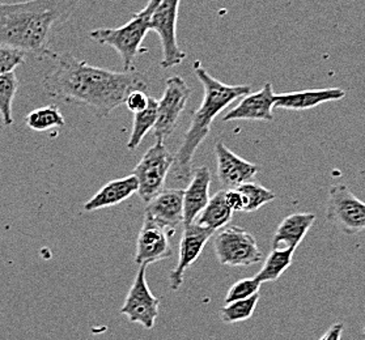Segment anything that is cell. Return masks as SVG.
Instances as JSON below:
<instances>
[{
    "instance_id": "1",
    "label": "cell",
    "mask_w": 365,
    "mask_h": 340,
    "mask_svg": "<svg viewBox=\"0 0 365 340\" xmlns=\"http://www.w3.org/2000/svg\"><path fill=\"white\" fill-rule=\"evenodd\" d=\"M48 59L54 62V68L42 79L45 93L67 105L84 106L97 118H108L131 92L148 88L135 70L110 71L56 51Z\"/></svg>"
},
{
    "instance_id": "3",
    "label": "cell",
    "mask_w": 365,
    "mask_h": 340,
    "mask_svg": "<svg viewBox=\"0 0 365 340\" xmlns=\"http://www.w3.org/2000/svg\"><path fill=\"white\" fill-rule=\"evenodd\" d=\"M194 72L203 86V101L191 118L190 127L183 138L181 147L175 155L172 175L178 183H187L192 175V158L205 142L214 119L230 103L250 93L249 86H228L215 79L199 62L194 63Z\"/></svg>"
},
{
    "instance_id": "20",
    "label": "cell",
    "mask_w": 365,
    "mask_h": 340,
    "mask_svg": "<svg viewBox=\"0 0 365 340\" xmlns=\"http://www.w3.org/2000/svg\"><path fill=\"white\" fill-rule=\"evenodd\" d=\"M233 214L235 212L230 210L224 197V190H220L217 191L212 198H210L207 206L200 212L195 222L216 232L230 224Z\"/></svg>"
},
{
    "instance_id": "17",
    "label": "cell",
    "mask_w": 365,
    "mask_h": 340,
    "mask_svg": "<svg viewBox=\"0 0 365 340\" xmlns=\"http://www.w3.org/2000/svg\"><path fill=\"white\" fill-rule=\"evenodd\" d=\"M346 97V92L341 88H325L299 91L275 95V108L287 110H308L319 105L331 101H339Z\"/></svg>"
},
{
    "instance_id": "30",
    "label": "cell",
    "mask_w": 365,
    "mask_h": 340,
    "mask_svg": "<svg viewBox=\"0 0 365 340\" xmlns=\"http://www.w3.org/2000/svg\"><path fill=\"white\" fill-rule=\"evenodd\" d=\"M224 197L233 212H242L244 211V199L237 189H228L224 190Z\"/></svg>"
},
{
    "instance_id": "28",
    "label": "cell",
    "mask_w": 365,
    "mask_h": 340,
    "mask_svg": "<svg viewBox=\"0 0 365 340\" xmlns=\"http://www.w3.org/2000/svg\"><path fill=\"white\" fill-rule=\"evenodd\" d=\"M261 285L262 284L255 277L240 280L230 287V291L225 296V304H230L233 301L245 300L255 296L257 293H259Z\"/></svg>"
},
{
    "instance_id": "23",
    "label": "cell",
    "mask_w": 365,
    "mask_h": 340,
    "mask_svg": "<svg viewBox=\"0 0 365 340\" xmlns=\"http://www.w3.org/2000/svg\"><path fill=\"white\" fill-rule=\"evenodd\" d=\"M25 123L33 131H48L50 128L63 127L66 119L56 105H48L31 111L25 117Z\"/></svg>"
},
{
    "instance_id": "15",
    "label": "cell",
    "mask_w": 365,
    "mask_h": 340,
    "mask_svg": "<svg viewBox=\"0 0 365 340\" xmlns=\"http://www.w3.org/2000/svg\"><path fill=\"white\" fill-rule=\"evenodd\" d=\"M144 216L165 228L175 230L183 224L182 189H163L147 203Z\"/></svg>"
},
{
    "instance_id": "16",
    "label": "cell",
    "mask_w": 365,
    "mask_h": 340,
    "mask_svg": "<svg viewBox=\"0 0 365 340\" xmlns=\"http://www.w3.org/2000/svg\"><path fill=\"white\" fill-rule=\"evenodd\" d=\"M211 172L207 166L192 169L189 186L183 190V224L189 225L198 219L210 200Z\"/></svg>"
},
{
    "instance_id": "27",
    "label": "cell",
    "mask_w": 365,
    "mask_h": 340,
    "mask_svg": "<svg viewBox=\"0 0 365 340\" xmlns=\"http://www.w3.org/2000/svg\"><path fill=\"white\" fill-rule=\"evenodd\" d=\"M26 53L23 50L0 45V75H7L15 72L17 67L25 63Z\"/></svg>"
},
{
    "instance_id": "29",
    "label": "cell",
    "mask_w": 365,
    "mask_h": 340,
    "mask_svg": "<svg viewBox=\"0 0 365 340\" xmlns=\"http://www.w3.org/2000/svg\"><path fill=\"white\" fill-rule=\"evenodd\" d=\"M148 100H150V97L147 96L145 91H134L126 97L125 105L128 106V110L136 114L147 108Z\"/></svg>"
},
{
    "instance_id": "2",
    "label": "cell",
    "mask_w": 365,
    "mask_h": 340,
    "mask_svg": "<svg viewBox=\"0 0 365 340\" xmlns=\"http://www.w3.org/2000/svg\"><path fill=\"white\" fill-rule=\"evenodd\" d=\"M80 0H25L0 3V45L48 59L50 42L67 24Z\"/></svg>"
},
{
    "instance_id": "8",
    "label": "cell",
    "mask_w": 365,
    "mask_h": 340,
    "mask_svg": "<svg viewBox=\"0 0 365 340\" xmlns=\"http://www.w3.org/2000/svg\"><path fill=\"white\" fill-rule=\"evenodd\" d=\"M181 0H161L152 14L150 31L159 36L163 50L160 66L173 68L182 63L186 53L177 42V20Z\"/></svg>"
},
{
    "instance_id": "25",
    "label": "cell",
    "mask_w": 365,
    "mask_h": 340,
    "mask_svg": "<svg viewBox=\"0 0 365 340\" xmlns=\"http://www.w3.org/2000/svg\"><path fill=\"white\" fill-rule=\"evenodd\" d=\"M19 89V80L15 72L0 75V117L6 127L14 123L12 105Z\"/></svg>"
},
{
    "instance_id": "10",
    "label": "cell",
    "mask_w": 365,
    "mask_h": 340,
    "mask_svg": "<svg viewBox=\"0 0 365 340\" xmlns=\"http://www.w3.org/2000/svg\"><path fill=\"white\" fill-rule=\"evenodd\" d=\"M148 266H139L135 280L131 285L120 313L133 324H142L147 330L153 329L159 316L160 300L155 297L147 284L145 271Z\"/></svg>"
},
{
    "instance_id": "32",
    "label": "cell",
    "mask_w": 365,
    "mask_h": 340,
    "mask_svg": "<svg viewBox=\"0 0 365 340\" xmlns=\"http://www.w3.org/2000/svg\"><path fill=\"white\" fill-rule=\"evenodd\" d=\"M363 332H364V335H365V327H364V330H363Z\"/></svg>"
},
{
    "instance_id": "21",
    "label": "cell",
    "mask_w": 365,
    "mask_h": 340,
    "mask_svg": "<svg viewBox=\"0 0 365 340\" xmlns=\"http://www.w3.org/2000/svg\"><path fill=\"white\" fill-rule=\"evenodd\" d=\"M158 110L159 101L155 97H150L147 108L143 111L134 114L133 131L128 142V150H135L140 145V143L143 142L144 136L153 130L158 120Z\"/></svg>"
},
{
    "instance_id": "6",
    "label": "cell",
    "mask_w": 365,
    "mask_h": 340,
    "mask_svg": "<svg viewBox=\"0 0 365 340\" xmlns=\"http://www.w3.org/2000/svg\"><path fill=\"white\" fill-rule=\"evenodd\" d=\"M175 164V155L168 150L163 140H156L150 150L144 153L139 164L133 170L139 182L138 194L148 203L163 190L168 175Z\"/></svg>"
},
{
    "instance_id": "14",
    "label": "cell",
    "mask_w": 365,
    "mask_h": 340,
    "mask_svg": "<svg viewBox=\"0 0 365 340\" xmlns=\"http://www.w3.org/2000/svg\"><path fill=\"white\" fill-rule=\"evenodd\" d=\"M275 109V93L271 83H266L259 92L244 96L237 106L230 109L222 120H261L272 122Z\"/></svg>"
},
{
    "instance_id": "18",
    "label": "cell",
    "mask_w": 365,
    "mask_h": 340,
    "mask_svg": "<svg viewBox=\"0 0 365 340\" xmlns=\"http://www.w3.org/2000/svg\"><path fill=\"white\" fill-rule=\"evenodd\" d=\"M139 190V182L135 175H130L123 178L114 180L106 183L101 190L97 191L93 198L89 199L83 206L86 212H95L103 208L117 206L119 203L128 200Z\"/></svg>"
},
{
    "instance_id": "9",
    "label": "cell",
    "mask_w": 365,
    "mask_h": 340,
    "mask_svg": "<svg viewBox=\"0 0 365 340\" xmlns=\"http://www.w3.org/2000/svg\"><path fill=\"white\" fill-rule=\"evenodd\" d=\"M190 95L191 89L181 76H172L165 81L164 95L159 101L158 120L153 127V135L156 140L164 142L173 134L182 117Z\"/></svg>"
},
{
    "instance_id": "11",
    "label": "cell",
    "mask_w": 365,
    "mask_h": 340,
    "mask_svg": "<svg viewBox=\"0 0 365 340\" xmlns=\"http://www.w3.org/2000/svg\"><path fill=\"white\" fill-rule=\"evenodd\" d=\"M175 230H169L159 222L144 216L143 225L136 241L135 261L138 266H150L152 263L164 261L172 257L173 250L169 238Z\"/></svg>"
},
{
    "instance_id": "7",
    "label": "cell",
    "mask_w": 365,
    "mask_h": 340,
    "mask_svg": "<svg viewBox=\"0 0 365 340\" xmlns=\"http://www.w3.org/2000/svg\"><path fill=\"white\" fill-rule=\"evenodd\" d=\"M326 219L341 233L355 236L365 230V203L349 190V186L335 185L329 191Z\"/></svg>"
},
{
    "instance_id": "5",
    "label": "cell",
    "mask_w": 365,
    "mask_h": 340,
    "mask_svg": "<svg viewBox=\"0 0 365 340\" xmlns=\"http://www.w3.org/2000/svg\"><path fill=\"white\" fill-rule=\"evenodd\" d=\"M215 254L222 266L249 267L263 259L255 236L240 227H224L215 236Z\"/></svg>"
},
{
    "instance_id": "24",
    "label": "cell",
    "mask_w": 365,
    "mask_h": 340,
    "mask_svg": "<svg viewBox=\"0 0 365 340\" xmlns=\"http://www.w3.org/2000/svg\"><path fill=\"white\" fill-rule=\"evenodd\" d=\"M236 189L241 192L244 199L242 212H255L277 199V194L274 191L266 189L261 183L255 181L242 183Z\"/></svg>"
},
{
    "instance_id": "4",
    "label": "cell",
    "mask_w": 365,
    "mask_h": 340,
    "mask_svg": "<svg viewBox=\"0 0 365 340\" xmlns=\"http://www.w3.org/2000/svg\"><path fill=\"white\" fill-rule=\"evenodd\" d=\"M160 1L150 0L142 11L133 15L128 24L119 28H97L89 32V37L100 45L114 48L123 63V71H134L136 56L147 51L142 48V43L150 32L152 14Z\"/></svg>"
},
{
    "instance_id": "19",
    "label": "cell",
    "mask_w": 365,
    "mask_h": 340,
    "mask_svg": "<svg viewBox=\"0 0 365 340\" xmlns=\"http://www.w3.org/2000/svg\"><path fill=\"white\" fill-rule=\"evenodd\" d=\"M317 219L316 214H292L279 224L272 238V249L296 250Z\"/></svg>"
},
{
    "instance_id": "31",
    "label": "cell",
    "mask_w": 365,
    "mask_h": 340,
    "mask_svg": "<svg viewBox=\"0 0 365 340\" xmlns=\"http://www.w3.org/2000/svg\"><path fill=\"white\" fill-rule=\"evenodd\" d=\"M343 327H344V326H343L341 322L334 324L333 326L319 338V340H341Z\"/></svg>"
},
{
    "instance_id": "13",
    "label": "cell",
    "mask_w": 365,
    "mask_h": 340,
    "mask_svg": "<svg viewBox=\"0 0 365 340\" xmlns=\"http://www.w3.org/2000/svg\"><path fill=\"white\" fill-rule=\"evenodd\" d=\"M215 155L217 178L225 190L253 181L258 173V166L237 156L224 143L219 142L215 145Z\"/></svg>"
},
{
    "instance_id": "12",
    "label": "cell",
    "mask_w": 365,
    "mask_h": 340,
    "mask_svg": "<svg viewBox=\"0 0 365 340\" xmlns=\"http://www.w3.org/2000/svg\"><path fill=\"white\" fill-rule=\"evenodd\" d=\"M214 230L205 228L195 222L185 225L182 237L180 241L178 263L169 275V283L173 291H177L182 285L185 272L198 261L208 239L214 236Z\"/></svg>"
},
{
    "instance_id": "22",
    "label": "cell",
    "mask_w": 365,
    "mask_h": 340,
    "mask_svg": "<svg viewBox=\"0 0 365 340\" xmlns=\"http://www.w3.org/2000/svg\"><path fill=\"white\" fill-rule=\"evenodd\" d=\"M294 254V250L291 249H272L263 263L262 269L255 275V279L261 284L277 282L291 267Z\"/></svg>"
},
{
    "instance_id": "26",
    "label": "cell",
    "mask_w": 365,
    "mask_h": 340,
    "mask_svg": "<svg viewBox=\"0 0 365 340\" xmlns=\"http://www.w3.org/2000/svg\"><path fill=\"white\" fill-rule=\"evenodd\" d=\"M259 301V293L245 299L225 304L220 309V318L224 324H237L244 322L255 314L257 304Z\"/></svg>"
}]
</instances>
